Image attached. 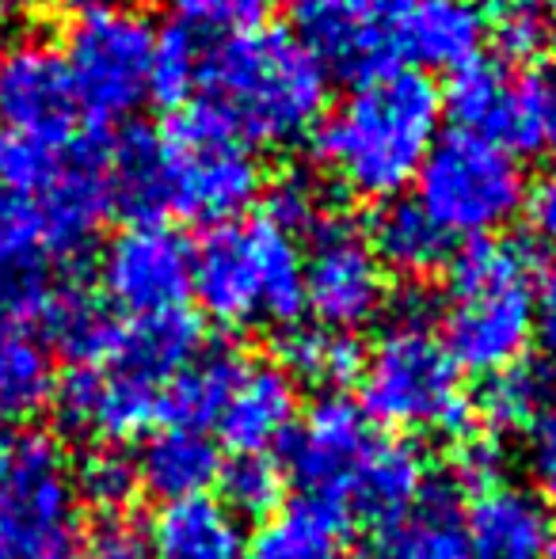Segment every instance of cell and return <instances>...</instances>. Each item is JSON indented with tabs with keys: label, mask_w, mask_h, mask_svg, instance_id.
<instances>
[{
	"label": "cell",
	"mask_w": 556,
	"mask_h": 559,
	"mask_svg": "<svg viewBox=\"0 0 556 559\" xmlns=\"http://www.w3.org/2000/svg\"><path fill=\"white\" fill-rule=\"evenodd\" d=\"M537 332H542L556 369V263L537 278Z\"/></svg>",
	"instance_id": "cell-46"
},
{
	"label": "cell",
	"mask_w": 556,
	"mask_h": 559,
	"mask_svg": "<svg viewBox=\"0 0 556 559\" xmlns=\"http://www.w3.org/2000/svg\"><path fill=\"white\" fill-rule=\"evenodd\" d=\"M43 259H46V228L35 194L4 191L0 187V266L43 263Z\"/></svg>",
	"instance_id": "cell-40"
},
{
	"label": "cell",
	"mask_w": 556,
	"mask_h": 559,
	"mask_svg": "<svg viewBox=\"0 0 556 559\" xmlns=\"http://www.w3.org/2000/svg\"><path fill=\"white\" fill-rule=\"evenodd\" d=\"M363 346L355 335L328 332V328H289L282 338V361L294 381L324 384V389H340L347 381H358L363 369Z\"/></svg>",
	"instance_id": "cell-32"
},
{
	"label": "cell",
	"mask_w": 556,
	"mask_h": 559,
	"mask_svg": "<svg viewBox=\"0 0 556 559\" xmlns=\"http://www.w3.org/2000/svg\"><path fill=\"white\" fill-rule=\"evenodd\" d=\"M542 4L549 8V15H553V20H556V0H542Z\"/></svg>",
	"instance_id": "cell-50"
},
{
	"label": "cell",
	"mask_w": 556,
	"mask_h": 559,
	"mask_svg": "<svg viewBox=\"0 0 556 559\" xmlns=\"http://www.w3.org/2000/svg\"><path fill=\"white\" fill-rule=\"evenodd\" d=\"M527 468L537 484V495L556 507V407H545L527 430Z\"/></svg>",
	"instance_id": "cell-44"
},
{
	"label": "cell",
	"mask_w": 556,
	"mask_h": 559,
	"mask_svg": "<svg viewBox=\"0 0 556 559\" xmlns=\"http://www.w3.org/2000/svg\"><path fill=\"white\" fill-rule=\"evenodd\" d=\"M484 35L507 61H537L553 50L556 20L542 0H496L484 15Z\"/></svg>",
	"instance_id": "cell-34"
},
{
	"label": "cell",
	"mask_w": 556,
	"mask_h": 559,
	"mask_svg": "<svg viewBox=\"0 0 556 559\" xmlns=\"http://www.w3.org/2000/svg\"><path fill=\"white\" fill-rule=\"evenodd\" d=\"M263 217H271L279 228L286 233H301V228H312L320 222V199H317V187L309 183L305 176H286L271 187L268 194V210Z\"/></svg>",
	"instance_id": "cell-43"
},
{
	"label": "cell",
	"mask_w": 556,
	"mask_h": 559,
	"mask_svg": "<svg viewBox=\"0 0 556 559\" xmlns=\"http://www.w3.org/2000/svg\"><path fill=\"white\" fill-rule=\"evenodd\" d=\"M46 228V255H81L96 240L104 217L111 214L104 187V164L96 145L61 148V164L54 179L35 194Z\"/></svg>",
	"instance_id": "cell-19"
},
{
	"label": "cell",
	"mask_w": 556,
	"mask_h": 559,
	"mask_svg": "<svg viewBox=\"0 0 556 559\" xmlns=\"http://www.w3.org/2000/svg\"><path fill=\"white\" fill-rule=\"evenodd\" d=\"M484 43V12L473 0H409L397 4V61L458 73L476 61Z\"/></svg>",
	"instance_id": "cell-20"
},
{
	"label": "cell",
	"mask_w": 556,
	"mask_h": 559,
	"mask_svg": "<svg viewBox=\"0 0 556 559\" xmlns=\"http://www.w3.org/2000/svg\"><path fill=\"white\" fill-rule=\"evenodd\" d=\"M168 164V210L191 222H237L263 187L252 145L229 130L222 115L199 99L168 118L161 133Z\"/></svg>",
	"instance_id": "cell-6"
},
{
	"label": "cell",
	"mask_w": 556,
	"mask_h": 559,
	"mask_svg": "<svg viewBox=\"0 0 556 559\" xmlns=\"http://www.w3.org/2000/svg\"><path fill=\"white\" fill-rule=\"evenodd\" d=\"M134 468H138V487L153 491L164 502H176V499L206 495V487L217 484L222 453H217V445L202 430L164 427L145 442Z\"/></svg>",
	"instance_id": "cell-27"
},
{
	"label": "cell",
	"mask_w": 556,
	"mask_h": 559,
	"mask_svg": "<svg viewBox=\"0 0 556 559\" xmlns=\"http://www.w3.org/2000/svg\"><path fill=\"white\" fill-rule=\"evenodd\" d=\"M115 324L119 320L111 317L104 297L92 294L81 282H58L43 320H38L46 343L66 354V358L81 361V366H96L104 358Z\"/></svg>",
	"instance_id": "cell-30"
},
{
	"label": "cell",
	"mask_w": 556,
	"mask_h": 559,
	"mask_svg": "<svg viewBox=\"0 0 556 559\" xmlns=\"http://www.w3.org/2000/svg\"><path fill=\"white\" fill-rule=\"evenodd\" d=\"M54 400L50 354L31 335L0 332V427H23Z\"/></svg>",
	"instance_id": "cell-31"
},
{
	"label": "cell",
	"mask_w": 556,
	"mask_h": 559,
	"mask_svg": "<svg viewBox=\"0 0 556 559\" xmlns=\"http://www.w3.org/2000/svg\"><path fill=\"white\" fill-rule=\"evenodd\" d=\"M107 206L130 217V225H156L168 210V164L161 133L145 126H122L107 145H99Z\"/></svg>",
	"instance_id": "cell-22"
},
{
	"label": "cell",
	"mask_w": 556,
	"mask_h": 559,
	"mask_svg": "<svg viewBox=\"0 0 556 559\" xmlns=\"http://www.w3.org/2000/svg\"><path fill=\"white\" fill-rule=\"evenodd\" d=\"M199 346L202 328L184 309L161 312V317H127L115 324L111 343L96 366H107L130 381L164 392V384L179 369L199 358Z\"/></svg>",
	"instance_id": "cell-21"
},
{
	"label": "cell",
	"mask_w": 556,
	"mask_h": 559,
	"mask_svg": "<svg viewBox=\"0 0 556 559\" xmlns=\"http://www.w3.org/2000/svg\"><path fill=\"white\" fill-rule=\"evenodd\" d=\"M202 81V46L187 27L156 31L153 73H149V96L176 107L199 88Z\"/></svg>",
	"instance_id": "cell-36"
},
{
	"label": "cell",
	"mask_w": 556,
	"mask_h": 559,
	"mask_svg": "<svg viewBox=\"0 0 556 559\" xmlns=\"http://www.w3.org/2000/svg\"><path fill=\"white\" fill-rule=\"evenodd\" d=\"M58 50L73 81L76 107L96 122H122L149 99L156 27L138 8L76 15Z\"/></svg>",
	"instance_id": "cell-9"
},
{
	"label": "cell",
	"mask_w": 556,
	"mask_h": 559,
	"mask_svg": "<svg viewBox=\"0 0 556 559\" xmlns=\"http://www.w3.org/2000/svg\"><path fill=\"white\" fill-rule=\"evenodd\" d=\"M0 468H4V449H0Z\"/></svg>",
	"instance_id": "cell-51"
},
{
	"label": "cell",
	"mask_w": 556,
	"mask_h": 559,
	"mask_svg": "<svg viewBox=\"0 0 556 559\" xmlns=\"http://www.w3.org/2000/svg\"><path fill=\"white\" fill-rule=\"evenodd\" d=\"M248 559H351L347 518L317 499L282 507L260 525Z\"/></svg>",
	"instance_id": "cell-28"
},
{
	"label": "cell",
	"mask_w": 556,
	"mask_h": 559,
	"mask_svg": "<svg viewBox=\"0 0 556 559\" xmlns=\"http://www.w3.org/2000/svg\"><path fill=\"white\" fill-rule=\"evenodd\" d=\"M446 111L514 160H556V66L507 73L476 58L450 76Z\"/></svg>",
	"instance_id": "cell-10"
},
{
	"label": "cell",
	"mask_w": 556,
	"mask_h": 559,
	"mask_svg": "<svg viewBox=\"0 0 556 559\" xmlns=\"http://www.w3.org/2000/svg\"><path fill=\"white\" fill-rule=\"evenodd\" d=\"M149 545L156 559H240L245 533L240 518L225 510L222 499L194 495V499L164 502L156 510Z\"/></svg>",
	"instance_id": "cell-25"
},
{
	"label": "cell",
	"mask_w": 556,
	"mask_h": 559,
	"mask_svg": "<svg viewBox=\"0 0 556 559\" xmlns=\"http://www.w3.org/2000/svg\"><path fill=\"white\" fill-rule=\"evenodd\" d=\"M76 476V495L88 502H96L104 514H122V507L130 502V495L138 491V468L130 456H122L119 449L99 445L81 461Z\"/></svg>",
	"instance_id": "cell-38"
},
{
	"label": "cell",
	"mask_w": 556,
	"mask_h": 559,
	"mask_svg": "<svg viewBox=\"0 0 556 559\" xmlns=\"http://www.w3.org/2000/svg\"><path fill=\"white\" fill-rule=\"evenodd\" d=\"M358 559H465V507L461 487L427 484L419 502L389 530H378Z\"/></svg>",
	"instance_id": "cell-24"
},
{
	"label": "cell",
	"mask_w": 556,
	"mask_h": 559,
	"mask_svg": "<svg viewBox=\"0 0 556 559\" xmlns=\"http://www.w3.org/2000/svg\"><path fill=\"white\" fill-rule=\"evenodd\" d=\"M305 309L317 317V328L355 335L374 324L389 301L386 271L374 255L366 233L340 217H320L312 225V243L305 251Z\"/></svg>",
	"instance_id": "cell-11"
},
{
	"label": "cell",
	"mask_w": 556,
	"mask_h": 559,
	"mask_svg": "<svg viewBox=\"0 0 556 559\" xmlns=\"http://www.w3.org/2000/svg\"><path fill=\"white\" fill-rule=\"evenodd\" d=\"M31 8V0H0V27H8V23H15L23 12Z\"/></svg>",
	"instance_id": "cell-48"
},
{
	"label": "cell",
	"mask_w": 556,
	"mask_h": 559,
	"mask_svg": "<svg viewBox=\"0 0 556 559\" xmlns=\"http://www.w3.org/2000/svg\"><path fill=\"white\" fill-rule=\"evenodd\" d=\"M171 4L184 15L187 27L240 35L248 27H260V15L268 8V0H171Z\"/></svg>",
	"instance_id": "cell-41"
},
{
	"label": "cell",
	"mask_w": 556,
	"mask_h": 559,
	"mask_svg": "<svg viewBox=\"0 0 556 559\" xmlns=\"http://www.w3.org/2000/svg\"><path fill=\"white\" fill-rule=\"evenodd\" d=\"M427 484V464H423L419 449H412L409 442H393V438H378L351 491L343 495L340 514L358 518L374 533L389 530L416 507Z\"/></svg>",
	"instance_id": "cell-23"
},
{
	"label": "cell",
	"mask_w": 556,
	"mask_h": 559,
	"mask_svg": "<svg viewBox=\"0 0 556 559\" xmlns=\"http://www.w3.org/2000/svg\"><path fill=\"white\" fill-rule=\"evenodd\" d=\"M553 540L549 502L522 484L473 491L465 507V559H545Z\"/></svg>",
	"instance_id": "cell-18"
},
{
	"label": "cell",
	"mask_w": 556,
	"mask_h": 559,
	"mask_svg": "<svg viewBox=\"0 0 556 559\" xmlns=\"http://www.w3.org/2000/svg\"><path fill=\"white\" fill-rule=\"evenodd\" d=\"M537 332V263L527 243L481 236L450 255L438 338L453 366L504 373L522 366Z\"/></svg>",
	"instance_id": "cell-3"
},
{
	"label": "cell",
	"mask_w": 556,
	"mask_h": 559,
	"mask_svg": "<svg viewBox=\"0 0 556 559\" xmlns=\"http://www.w3.org/2000/svg\"><path fill=\"white\" fill-rule=\"evenodd\" d=\"M416 202L450 236H496L527 202V179L514 156L488 138L450 130L435 138L416 171Z\"/></svg>",
	"instance_id": "cell-7"
},
{
	"label": "cell",
	"mask_w": 556,
	"mask_h": 559,
	"mask_svg": "<svg viewBox=\"0 0 556 559\" xmlns=\"http://www.w3.org/2000/svg\"><path fill=\"white\" fill-rule=\"evenodd\" d=\"M378 445L370 415L347 396H320L286 438V472L305 499L328 502L340 510L363 472L366 456Z\"/></svg>",
	"instance_id": "cell-13"
},
{
	"label": "cell",
	"mask_w": 556,
	"mask_h": 559,
	"mask_svg": "<svg viewBox=\"0 0 556 559\" xmlns=\"http://www.w3.org/2000/svg\"><path fill=\"white\" fill-rule=\"evenodd\" d=\"M358 396L370 423L397 430L461 435L473 412L461 389V369L453 366L419 301L401 305L393 324L363 354Z\"/></svg>",
	"instance_id": "cell-5"
},
{
	"label": "cell",
	"mask_w": 556,
	"mask_h": 559,
	"mask_svg": "<svg viewBox=\"0 0 556 559\" xmlns=\"http://www.w3.org/2000/svg\"><path fill=\"white\" fill-rule=\"evenodd\" d=\"M245 354L237 350H199V358L191 366H184L161 392V415L156 419L164 427H184V430H202L217 427L225 400L233 392Z\"/></svg>",
	"instance_id": "cell-29"
},
{
	"label": "cell",
	"mask_w": 556,
	"mask_h": 559,
	"mask_svg": "<svg viewBox=\"0 0 556 559\" xmlns=\"http://www.w3.org/2000/svg\"><path fill=\"white\" fill-rule=\"evenodd\" d=\"M81 559H156L149 533L127 514H104V522L88 533Z\"/></svg>",
	"instance_id": "cell-42"
},
{
	"label": "cell",
	"mask_w": 556,
	"mask_h": 559,
	"mask_svg": "<svg viewBox=\"0 0 556 559\" xmlns=\"http://www.w3.org/2000/svg\"><path fill=\"white\" fill-rule=\"evenodd\" d=\"M305 251L271 217L222 222L194 248L191 294L222 328H289L305 312Z\"/></svg>",
	"instance_id": "cell-4"
},
{
	"label": "cell",
	"mask_w": 556,
	"mask_h": 559,
	"mask_svg": "<svg viewBox=\"0 0 556 559\" xmlns=\"http://www.w3.org/2000/svg\"><path fill=\"white\" fill-rule=\"evenodd\" d=\"M54 286L58 282L46 271V263L0 266V332L27 335V328H38Z\"/></svg>",
	"instance_id": "cell-37"
},
{
	"label": "cell",
	"mask_w": 556,
	"mask_h": 559,
	"mask_svg": "<svg viewBox=\"0 0 556 559\" xmlns=\"http://www.w3.org/2000/svg\"><path fill=\"white\" fill-rule=\"evenodd\" d=\"M61 164V145L23 138V133L0 126V187L4 191L38 194L54 179Z\"/></svg>",
	"instance_id": "cell-39"
},
{
	"label": "cell",
	"mask_w": 556,
	"mask_h": 559,
	"mask_svg": "<svg viewBox=\"0 0 556 559\" xmlns=\"http://www.w3.org/2000/svg\"><path fill=\"white\" fill-rule=\"evenodd\" d=\"M366 240H370L381 271L404 274V278H423V274L446 266L453 255V236L430 222L416 199L381 202L370 217Z\"/></svg>",
	"instance_id": "cell-26"
},
{
	"label": "cell",
	"mask_w": 556,
	"mask_h": 559,
	"mask_svg": "<svg viewBox=\"0 0 556 559\" xmlns=\"http://www.w3.org/2000/svg\"><path fill=\"white\" fill-rule=\"evenodd\" d=\"M289 4H305V0H289Z\"/></svg>",
	"instance_id": "cell-52"
},
{
	"label": "cell",
	"mask_w": 556,
	"mask_h": 559,
	"mask_svg": "<svg viewBox=\"0 0 556 559\" xmlns=\"http://www.w3.org/2000/svg\"><path fill=\"white\" fill-rule=\"evenodd\" d=\"M522 210H527L530 228H534L537 240L556 248V164L537 176L534 187H527V202H522Z\"/></svg>",
	"instance_id": "cell-45"
},
{
	"label": "cell",
	"mask_w": 556,
	"mask_h": 559,
	"mask_svg": "<svg viewBox=\"0 0 556 559\" xmlns=\"http://www.w3.org/2000/svg\"><path fill=\"white\" fill-rule=\"evenodd\" d=\"M545 559H556V530H553V540H549V548H545Z\"/></svg>",
	"instance_id": "cell-49"
},
{
	"label": "cell",
	"mask_w": 556,
	"mask_h": 559,
	"mask_svg": "<svg viewBox=\"0 0 556 559\" xmlns=\"http://www.w3.org/2000/svg\"><path fill=\"white\" fill-rule=\"evenodd\" d=\"M206 104L256 145H294L328 107V73L286 27H248L202 53Z\"/></svg>",
	"instance_id": "cell-2"
},
{
	"label": "cell",
	"mask_w": 556,
	"mask_h": 559,
	"mask_svg": "<svg viewBox=\"0 0 556 559\" xmlns=\"http://www.w3.org/2000/svg\"><path fill=\"white\" fill-rule=\"evenodd\" d=\"M545 407H549V381H545L542 369L530 366H511L504 373H492L488 384L481 389V400H476L481 427L492 430V435L530 430Z\"/></svg>",
	"instance_id": "cell-33"
},
{
	"label": "cell",
	"mask_w": 556,
	"mask_h": 559,
	"mask_svg": "<svg viewBox=\"0 0 556 559\" xmlns=\"http://www.w3.org/2000/svg\"><path fill=\"white\" fill-rule=\"evenodd\" d=\"M442 118V96L416 69L366 76L317 126V164L355 199H397L416 179Z\"/></svg>",
	"instance_id": "cell-1"
},
{
	"label": "cell",
	"mask_w": 556,
	"mask_h": 559,
	"mask_svg": "<svg viewBox=\"0 0 556 559\" xmlns=\"http://www.w3.org/2000/svg\"><path fill=\"white\" fill-rule=\"evenodd\" d=\"M297 38L309 46L324 73L366 81L397 69V4L393 0H305Z\"/></svg>",
	"instance_id": "cell-15"
},
{
	"label": "cell",
	"mask_w": 556,
	"mask_h": 559,
	"mask_svg": "<svg viewBox=\"0 0 556 559\" xmlns=\"http://www.w3.org/2000/svg\"><path fill=\"white\" fill-rule=\"evenodd\" d=\"M76 96L61 50L43 35L0 43V126L23 138L61 145L73 130Z\"/></svg>",
	"instance_id": "cell-14"
},
{
	"label": "cell",
	"mask_w": 556,
	"mask_h": 559,
	"mask_svg": "<svg viewBox=\"0 0 556 559\" xmlns=\"http://www.w3.org/2000/svg\"><path fill=\"white\" fill-rule=\"evenodd\" d=\"M217 484L225 495V510H233L237 518H271L279 510L286 479L271 456H233L217 472Z\"/></svg>",
	"instance_id": "cell-35"
},
{
	"label": "cell",
	"mask_w": 556,
	"mask_h": 559,
	"mask_svg": "<svg viewBox=\"0 0 556 559\" xmlns=\"http://www.w3.org/2000/svg\"><path fill=\"white\" fill-rule=\"evenodd\" d=\"M297 381L279 361L245 358L217 415V435L237 456H268L297 427Z\"/></svg>",
	"instance_id": "cell-17"
},
{
	"label": "cell",
	"mask_w": 556,
	"mask_h": 559,
	"mask_svg": "<svg viewBox=\"0 0 556 559\" xmlns=\"http://www.w3.org/2000/svg\"><path fill=\"white\" fill-rule=\"evenodd\" d=\"M54 412L73 438L119 445L145 435L161 415V389H149L107 366H76L54 384Z\"/></svg>",
	"instance_id": "cell-16"
},
{
	"label": "cell",
	"mask_w": 556,
	"mask_h": 559,
	"mask_svg": "<svg viewBox=\"0 0 556 559\" xmlns=\"http://www.w3.org/2000/svg\"><path fill=\"white\" fill-rule=\"evenodd\" d=\"M54 4L69 8V12L84 15V12H104V8H127L130 0H54Z\"/></svg>",
	"instance_id": "cell-47"
},
{
	"label": "cell",
	"mask_w": 556,
	"mask_h": 559,
	"mask_svg": "<svg viewBox=\"0 0 556 559\" xmlns=\"http://www.w3.org/2000/svg\"><path fill=\"white\" fill-rule=\"evenodd\" d=\"M81 495L66 449L50 435H23L0 468V559H73Z\"/></svg>",
	"instance_id": "cell-8"
},
{
	"label": "cell",
	"mask_w": 556,
	"mask_h": 559,
	"mask_svg": "<svg viewBox=\"0 0 556 559\" xmlns=\"http://www.w3.org/2000/svg\"><path fill=\"white\" fill-rule=\"evenodd\" d=\"M194 248L168 225H130L99 255L104 301L127 317L179 312L191 294Z\"/></svg>",
	"instance_id": "cell-12"
}]
</instances>
